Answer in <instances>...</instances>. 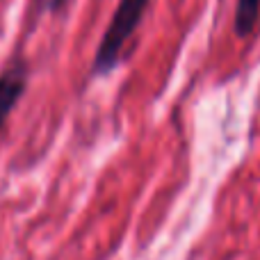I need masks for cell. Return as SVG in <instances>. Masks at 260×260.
<instances>
[{
	"mask_svg": "<svg viewBox=\"0 0 260 260\" xmlns=\"http://www.w3.org/2000/svg\"><path fill=\"white\" fill-rule=\"evenodd\" d=\"M148 3L151 0H121L119 3L117 12H114L112 21H110L108 30L103 35V41L99 46V53H96L94 73H108L117 67L123 46L128 44L133 32L137 30Z\"/></svg>",
	"mask_w": 260,
	"mask_h": 260,
	"instance_id": "1",
	"label": "cell"
},
{
	"mask_svg": "<svg viewBox=\"0 0 260 260\" xmlns=\"http://www.w3.org/2000/svg\"><path fill=\"white\" fill-rule=\"evenodd\" d=\"M27 85V67L23 62H14L0 73V128L5 119L16 108L18 99L23 96Z\"/></svg>",
	"mask_w": 260,
	"mask_h": 260,
	"instance_id": "2",
	"label": "cell"
},
{
	"mask_svg": "<svg viewBox=\"0 0 260 260\" xmlns=\"http://www.w3.org/2000/svg\"><path fill=\"white\" fill-rule=\"evenodd\" d=\"M260 14V0H238L235 7V32L238 37H249L256 27Z\"/></svg>",
	"mask_w": 260,
	"mask_h": 260,
	"instance_id": "3",
	"label": "cell"
},
{
	"mask_svg": "<svg viewBox=\"0 0 260 260\" xmlns=\"http://www.w3.org/2000/svg\"><path fill=\"white\" fill-rule=\"evenodd\" d=\"M64 3H67V0H37V7H39L41 12H57Z\"/></svg>",
	"mask_w": 260,
	"mask_h": 260,
	"instance_id": "4",
	"label": "cell"
}]
</instances>
